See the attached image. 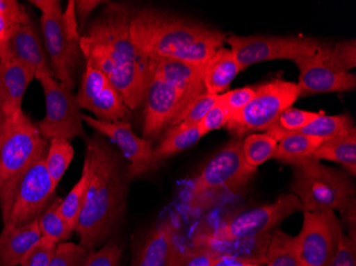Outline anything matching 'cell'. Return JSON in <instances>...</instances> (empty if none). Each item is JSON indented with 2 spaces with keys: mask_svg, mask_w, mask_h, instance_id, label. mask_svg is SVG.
I'll return each mask as SVG.
<instances>
[{
  "mask_svg": "<svg viewBox=\"0 0 356 266\" xmlns=\"http://www.w3.org/2000/svg\"><path fill=\"white\" fill-rule=\"evenodd\" d=\"M211 266H266L261 264L250 263V262L243 261V260L235 259V258L225 257V256H219L213 260Z\"/></svg>",
  "mask_w": 356,
  "mask_h": 266,
  "instance_id": "obj_45",
  "label": "cell"
},
{
  "mask_svg": "<svg viewBox=\"0 0 356 266\" xmlns=\"http://www.w3.org/2000/svg\"><path fill=\"white\" fill-rule=\"evenodd\" d=\"M229 119V113L221 106L216 103V105L208 111V113L204 116L203 119L197 124V126H199L200 130L203 132V135H206L213 130L225 128Z\"/></svg>",
  "mask_w": 356,
  "mask_h": 266,
  "instance_id": "obj_43",
  "label": "cell"
},
{
  "mask_svg": "<svg viewBox=\"0 0 356 266\" xmlns=\"http://www.w3.org/2000/svg\"><path fill=\"white\" fill-rule=\"evenodd\" d=\"M73 158L74 148L71 142L63 139L51 140L46 153L45 166L56 189L67 173Z\"/></svg>",
  "mask_w": 356,
  "mask_h": 266,
  "instance_id": "obj_32",
  "label": "cell"
},
{
  "mask_svg": "<svg viewBox=\"0 0 356 266\" xmlns=\"http://www.w3.org/2000/svg\"><path fill=\"white\" fill-rule=\"evenodd\" d=\"M42 237L38 219L17 227L3 225L0 233V266L21 265Z\"/></svg>",
  "mask_w": 356,
  "mask_h": 266,
  "instance_id": "obj_23",
  "label": "cell"
},
{
  "mask_svg": "<svg viewBox=\"0 0 356 266\" xmlns=\"http://www.w3.org/2000/svg\"><path fill=\"white\" fill-rule=\"evenodd\" d=\"M35 79V72L12 60L0 61V115L22 110L28 87Z\"/></svg>",
  "mask_w": 356,
  "mask_h": 266,
  "instance_id": "obj_22",
  "label": "cell"
},
{
  "mask_svg": "<svg viewBox=\"0 0 356 266\" xmlns=\"http://www.w3.org/2000/svg\"><path fill=\"white\" fill-rule=\"evenodd\" d=\"M85 162L89 167V188L75 232L80 244L94 251L119 229L133 178L121 151L99 133L86 139Z\"/></svg>",
  "mask_w": 356,
  "mask_h": 266,
  "instance_id": "obj_2",
  "label": "cell"
},
{
  "mask_svg": "<svg viewBox=\"0 0 356 266\" xmlns=\"http://www.w3.org/2000/svg\"><path fill=\"white\" fill-rule=\"evenodd\" d=\"M216 256L203 247H197L191 251H178L173 266H211Z\"/></svg>",
  "mask_w": 356,
  "mask_h": 266,
  "instance_id": "obj_41",
  "label": "cell"
},
{
  "mask_svg": "<svg viewBox=\"0 0 356 266\" xmlns=\"http://www.w3.org/2000/svg\"><path fill=\"white\" fill-rule=\"evenodd\" d=\"M242 141L234 139L225 144L192 180L186 196L191 209H208L218 198L245 189L255 177L257 169L245 163Z\"/></svg>",
  "mask_w": 356,
  "mask_h": 266,
  "instance_id": "obj_6",
  "label": "cell"
},
{
  "mask_svg": "<svg viewBox=\"0 0 356 266\" xmlns=\"http://www.w3.org/2000/svg\"><path fill=\"white\" fill-rule=\"evenodd\" d=\"M266 266H300L296 237L274 229L266 253Z\"/></svg>",
  "mask_w": 356,
  "mask_h": 266,
  "instance_id": "obj_29",
  "label": "cell"
},
{
  "mask_svg": "<svg viewBox=\"0 0 356 266\" xmlns=\"http://www.w3.org/2000/svg\"><path fill=\"white\" fill-rule=\"evenodd\" d=\"M317 112L305 111L293 107L284 110L277 121L274 122L265 133L279 143L284 138L301 131L305 126L311 124L319 115Z\"/></svg>",
  "mask_w": 356,
  "mask_h": 266,
  "instance_id": "obj_31",
  "label": "cell"
},
{
  "mask_svg": "<svg viewBox=\"0 0 356 266\" xmlns=\"http://www.w3.org/2000/svg\"><path fill=\"white\" fill-rule=\"evenodd\" d=\"M302 211L301 203L293 193L283 194L271 203L242 210L227 216L213 230L203 233L213 239L256 237L273 231L290 215Z\"/></svg>",
  "mask_w": 356,
  "mask_h": 266,
  "instance_id": "obj_11",
  "label": "cell"
},
{
  "mask_svg": "<svg viewBox=\"0 0 356 266\" xmlns=\"http://www.w3.org/2000/svg\"><path fill=\"white\" fill-rule=\"evenodd\" d=\"M312 157L315 159L327 160L341 164L347 169L348 174H356V130L349 135L334 138L323 142L316 149Z\"/></svg>",
  "mask_w": 356,
  "mask_h": 266,
  "instance_id": "obj_26",
  "label": "cell"
},
{
  "mask_svg": "<svg viewBox=\"0 0 356 266\" xmlns=\"http://www.w3.org/2000/svg\"><path fill=\"white\" fill-rule=\"evenodd\" d=\"M255 96V89L251 87L232 90L226 93L218 95L217 103L221 106L227 113L229 119L232 116L247 107Z\"/></svg>",
  "mask_w": 356,
  "mask_h": 266,
  "instance_id": "obj_38",
  "label": "cell"
},
{
  "mask_svg": "<svg viewBox=\"0 0 356 266\" xmlns=\"http://www.w3.org/2000/svg\"><path fill=\"white\" fill-rule=\"evenodd\" d=\"M300 98L299 88L295 82L272 80L255 89V96L251 103L241 111L232 116L225 128L235 139L266 131L280 114L293 107Z\"/></svg>",
  "mask_w": 356,
  "mask_h": 266,
  "instance_id": "obj_9",
  "label": "cell"
},
{
  "mask_svg": "<svg viewBox=\"0 0 356 266\" xmlns=\"http://www.w3.org/2000/svg\"><path fill=\"white\" fill-rule=\"evenodd\" d=\"M83 122L117 146L129 163V175L131 178L147 173L149 160L154 151L153 141L138 137L129 122L108 123L85 114H83Z\"/></svg>",
  "mask_w": 356,
  "mask_h": 266,
  "instance_id": "obj_16",
  "label": "cell"
},
{
  "mask_svg": "<svg viewBox=\"0 0 356 266\" xmlns=\"http://www.w3.org/2000/svg\"><path fill=\"white\" fill-rule=\"evenodd\" d=\"M241 71L249 66L272 60H296L316 55L327 42L311 37H277V35H227Z\"/></svg>",
  "mask_w": 356,
  "mask_h": 266,
  "instance_id": "obj_10",
  "label": "cell"
},
{
  "mask_svg": "<svg viewBox=\"0 0 356 266\" xmlns=\"http://www.w3.org/2000/svg\"><path fill=\"white\" fill-rule=\"evenodd\" d=\"M303 225L296 235L300 266H330L343 235L334 211L303 212Z\"/></svg>",
  "mask_w": 356,
  "mask_h": 266,
  "instance_id": "obj_13",
  "label": "cell"
},
{
  "mask_svg": "<svg viewBox=\"0 0 356 266\" xmlns=\"http://www.w3.org/2000/svg\"><path fill=\"white\" fill-rule=\"evenodd\" d=\"M12 27H14L13 24L9 21L5 14L0 12V47L3 46V42H5L6 38H7L8 33H9Z\"/></svg>",
  "mask_w": 356,
  "mask_h": 266,
  "instance_id": "obj_46",
  "label": "cell"
},
{
  "mask_svg": "<svg viewBox=\"0 0 356 266\" xmlns=\"http://www.w3.org/2000/svg\"><path fill=\"white\" fill-rule=\"evenodd\" d=\"M217 98L218 95H215V94H209L207 92L202 94L188 108L181 121L178 122L177 125L174 127L185 129V128L192 127V126H197L203 119L204 116L208 113V111L216 105Z\"/></svg>",
  "mask_w": 356,
  "mask_h": 266,
  "instance_id": "obj_37",
  "label": "cell"
},
{
  "mask_svg": "<svg viewBox=\"0 0 356 266\" xmlns=\"http://www.w3.org/2000/svg\"><path fill=\"white\" fill-rule=\"evenodd\" d=\"M151 77L160 78L184 92L190 103L205 93L203 65L170 59H149Z\"/></svg>",
  "mask_w": 356,
  "mask_h": 266,
  "instance_id": "obj_20",
  "label": "cell"
},
{
  "mask_svg": "<svg viewBox=\"0 0 356 266\" xmlns=\"http://www.w3.org/2000/svg\"><path fill=\"white\" fill-rule=\"evenodd\" d=\"M291 191L297 196L303 212L339 211L355 201V187L348 174L323 165L309 157L291 165Z\"/></svg>",
  "mask_w": 356,
  "mask_h": 266,
  "instance_id": "obj_5",
  "label": "cell"
},
{
  "mask_svg": "<svg viewBox=\"0 0 356 266\" xmlns=\"http://www.w3.org/2000/svg\"><path fill=\"white\" fill-rule=\"evenodd\" d=\"M90 251L80 243L61 242L56 247L49 266H83Z\"/></svg>",
  "mask_w": 356,
  "mask_h": 266,
  "instance_id": "obj_36",
  "label": "cell"
},
{
  "mask_svg": "<svg viewBox=\"0 0 356 266\" xmlns=\"http://www.w3.org/2000/svg\"><path fill=\"white\" fill-rule=\"evenodd\" d=\"M354 130H356L355 124L351 116L347 114L325 115L320 113L311 124L305 126L300 133L327 141L334 138L349 135Z\"/></svg>",
  "mask_w": 356,
  "mask_h": 266,
  "instance_id": "obj_28",
  "label": "cell"
},
{
  "mask_svg": "<svg viewBox=\"0 0 356 266\" xmlns=\"http://www.w3.org/2000/svg\"><path fill=\"white\" fill-rule=\"evenodd\" d=\"M203 137V132L200 130L197 125L185 128V129L176 127L170 128L165 132L159 145L154 147L147 172L157 169L160 163L168 158L187 151L192 146L195 145Z\"/></svg>",
  "mask_w": 356,
  "mask_h": 266,
  "instance_id": "obj_25",
  "label": "cell"
},
{
  "mask_svg": "<svg viewBox=\"0 0 356 266\" xmlns=\"http://www.w3.org/2000/svg\"><path fill=\"white\" fill-rule=\"evenodd\" d=\"M122 255L121 246L115 241H108L97 251H90L83 266H120Z\"/></svg>",
  "mask_w": 356,
  "mask_h": 266,
  "instance_id": "obj_39",
  "label": "cell"
},
{
  "mask_svg": "<svg viewBox=\"0 0 356 266\" xmlns=\"http://www.w3.org/2000/svg\"><path fill=\"white\" fill-rule=\"evenodd\" d=\"M104 1L101 0H76L75 12L77 19L81 23H85L86 19L91 15L92 12L99 6L103 5Z\"/></svg>",
  "mask_w": 356,
  "mask_h": 266,
  "instance_id": "obj_44",
  "label": "cell"
},
{
  "mask_svg": "<svg viewBox=\"0 0 356 266\" xmlns=\"http://www.w3.org/2000/svg\"><path fill=\"white\" fill-rule=\"evenodd\" d=\"M47 149V140L23 109L0 115V185L15 177Z\"/></svg>",
  "mask_w": 356,
  "mask_h": 266,
  "instance_id": "obj_8",
  "label": "cell"
},
{
  "mask_svg": "<svg viewBox=\"0 0 356 266\" xmlns=\"http://www.w3.org/2000/svg\"><path fill=\"white\" fill-rule=\"evenodd\" d=\"M62 198H55L49 207L43 212L39 219L40 230L43 237L51 238L58 243L69 241L70 238L73 235V230L70 229L67 224L64 221L60 213V203Z\"/></svg>",
  "mask_w": 356,
  "mask_h": 266,
  "instance_id": "obj_35",
  "label": "cell"
},
{
  "mask_svg": "<svg viewBox=\"0 0 356 266\" xmlns=\"http://www.w3.org/2000/svg\"><path fill=\"white\" fill-rule=\"evenodd\" d=\"M133 12L126 5L109 3L80 37L87 63L101 71L119 92L128 109L136 110L147 95L151 67L129 35Z\"/></svg>",
  "mask_w": 356,
  "mask_h": 266,
  "instance_id": "obj_1",
  "label": "cell"
},
{
  "mask_svg": "<svg viewBox=\"0 0 356 266\" xmlns=\"http://www.w3.org/2000/svg\"><path fill=\"white\" fill-rule=\"evenodd\" d=\"M38 81L45 96V116L38 125L44 139L70 141L83 137V114L73 90L54 76L39 78Z\"/></svg>",
  "mask_w": 356,
  "mask_h": 266,
  "instance_id": "obj_12",
  "label": "cell"
},
{
  "mask_svg": "<svg viewBox=\"0 0 356 266\" xmlns=\"http://www.w3.org/2000/svg\"><path fill=\"white\" fill-rule=\"evenodd\" d=\"M277 147V142L267 133H251L242 141V153L245 163L254 169L272 159Z\"/></svg>",
  "mask_w": 356,
  "mask_h": 266,
  "instance_id": "obj_33",
  "label": "cell"
},
{
  "mask_svg": "<svg viewBox=\"0 0 356 266\" xmlns=\"http://www.w3.org/2000/svg\"><path fill=\"white\" fill-rule=\"evenodd\" d=\"M178 249L172 223L160 224L149 232L134 257L131 266H173Z\"/></svg>",
  "mask_w": 356,
  "mask_h": 266,
  "instance_id": "obj_21",
  "label": "cell"
},
{
  "mask_svg": "<svg viewBox=\"0 0 356 266\" xmlns=\"http://www.w3.org/2000/svg\"><path fill=\"white\" fill-rule=\"evenodd\" d=\"M90 173L87 163L83 162V173L79 180L76 182L73 189L69 192L65 198H62L60 203V213L70 229L76 231L80 214L83 212L89 188Z\"/></svg>",
  "mask_w": 356,
  "mask_h": 266,
  "instance_id": "obj_30",
  "label": "cell"
},
{
  "mask_svg": "<svg viewBox=\"0 0 356 266\" xmlns=\"http://www.w3.org/2000/svg\"><path fill=\"white\" fill-rule=\"evenodd\" d=\"M295 63L300 72L297 83L300 98L356 89L355 74L343 73L334 69L322 59L319 51L312 57L296 60Z\"/></svg>",
  "mask_w": 356,
  "mask_h": 266,
  "instance_id": "obj_18",
  "label": "cell"
},
{
  "mask_svg": "<svg viewBox=\"0 0 356 266\" xmlns=\"http://www.w3.org/2000/svg\"><path fill=\"white\" fill-rule=\"evenodd\" d=\"M129 35L147 59H170L204 65L223 47L226 35L199 22L154 8L133 12Z\"/></svg>",
  "mask_w": 356,
  "mask_h": 266,
  "instance_id": "obj_3",
  "label": "cell"
},
{
  "mask_svg": "<svg viewBox=\"0 0 356 266\" xmlns=\"http://www.w3.org/2000/svg\"><path fill=\"white\" fill-rule=\"evenodd\" d=\"M58 242L51 238L42 237L35 247L24 258L21 266H49Z\"/></svg>",
  "mask_w": 356,
  "mask_h": 266,
  "instance_id": "obj_40",
  "label": "cell"
},
{
  "mask_svg": "<svg viewBox=\"0 0 356 266\" xmlns=\"http://www.w3.org/2000/svg\"><path fill=\"white\" fill-rule=\"evenodd\" d=\"M143 139L153 141L177 125L192 105L184 92L169 82L152 76L144 98Z\"/></svg>",
  "mask_w": 356,
  "mask_h": 266,
  "instance_id": "obj_14",
  "label": "cell"
},
{
  "mask_svg": "<svg viewBox=\"0 0 356 266\" xmlns=\"http://www.w3.org/2000/svg\"><path fill=\"white\" fill-rule=\"evenodd\" d=\"M271 232L256 237L239 238V239H213L200 232L195 237V246L208 249L216 257L235 258L250 263L266 265V253L269 245Z\"/></svg>",
  "mask_w": 356,
  "mask_h": 266,
  "instance_id": "obj_19",
  "label": "cell"
},
{
  "mask_svg": "<svg viewBox=\"0 0 356 266\" xmlns=\"http://www.w3.org/2000/svg\"><path fill=\"white\" fill-rule=\"evenodd\" d=\"M322 59L332 67L343 73H350L356 66V41L345 40L338 43H325L319 49Z\"/></svg>",
  "mask_w": 356,
  "mask_h": 266,
  "instance_id": "obj_34",
  "label": "cell"
},
{
  "mask_svg": "<svg viewBox=\"0 0 356 266\" xmlns=\"http://www.w3.org/2000/svg\"><path fill=\"white\" fill-rule=\"evenodd\" d=\"M241 72L231 49L220 48L203 65V81L206 92L220 95L229 89L236 76Z\"/></svg>",
  "mask_w": 356,
  "mask_h": 266,
  "instance_id": "obj_24",
  "label": "cell"
},
{
  "mask_svg": "<svg viewBox=\"0 0 356 266\" xmlns=\"http://www.w3.org/2000/svg\"><path fill=\"white\" fill-rule=\"evenodd\" d=\"M323 142V140L303 135L300 132L293 133L277 143L273 159L291 166L301 160L312 157Z\"/></svg>",
  "mask_w": 356,
  "mask_h": 266,
  "instance_id": "obj_27",
  "label": "cell"
},
{
  "mask_svg": "<svg viewBox=\"0 0 356 266\" xmlns=\"http://www.w3.org/2000/svg\"><path fill=\"white\" fill-rule=\"evenodd\" d=\"M40 155L15 177L0 185V211L3 225L23 226L39 219L54 201L56 188Z\"/></svg>",
  "mask_w": 356,
  "mask_h": 266,
  "instance_id": "obj_7",
  "label": "cell"
},
{
  "mask_svg": "<svg viewBox=\"0 0 356 266\" xmlns=\"http://www.w3.org/2000/svg\"><path fill=\"white\" fill-rule=\"evenodd\" d=\"M330 266H356V239L343 233Z\"/></svg>",
  "mask_w": 356,
  "mask_h": 266,
  "instance_id": "obj_42",
  "label": "cell"
},
{
  "mask_svg": "<svg viewBox=\"0 0 356 266\" xmlns=\"http://www.w3.org/2000/svg\"><path fill=\"white\" fill-rule=\"evenodd\" d=\"M12 60L27 66L35 72V79L54 76L51 62L35 26L30 21L10 29L3 46L0 47V61Z\"/></svg>",
  "mask_w": 356,
  "mask_h": 266,
  "instance_id": "obj_17",
  "label": "cell"
},
{
  "mask_svg": "<svg viewBox=\"0 0 356 266\" xmlns=\"http://www.w3.org/2000/svg\"><path fill=\"white\" fill-rule=\"evenodd\" d=\"M76 98L79 108L92 112L99 121H127L131 116V110L109 79L89 63H86Z\"/></svg>",
  "mask_w": 356,
  "mask_h": 266,
  "instance_id": "obj_15",
  "label": "cell"
},
{
  "mask_svg": "<svg viewBox=\"0 0 356 266\" xmlns=\"http://www.w3.org/2000/svg\"><path fill=\"white\" fill-rule=\"evenodd\" d=\"M41 11V28L46 53L54 77L75 88V76L81 61L75 1L70 0L63 11L58 0H31Z\"/></svg>",
  "mask_w": 356,
  "mask_h": 266,
  "instance_id": "obj_4",
  "label": "cell"
}]
</instances>
